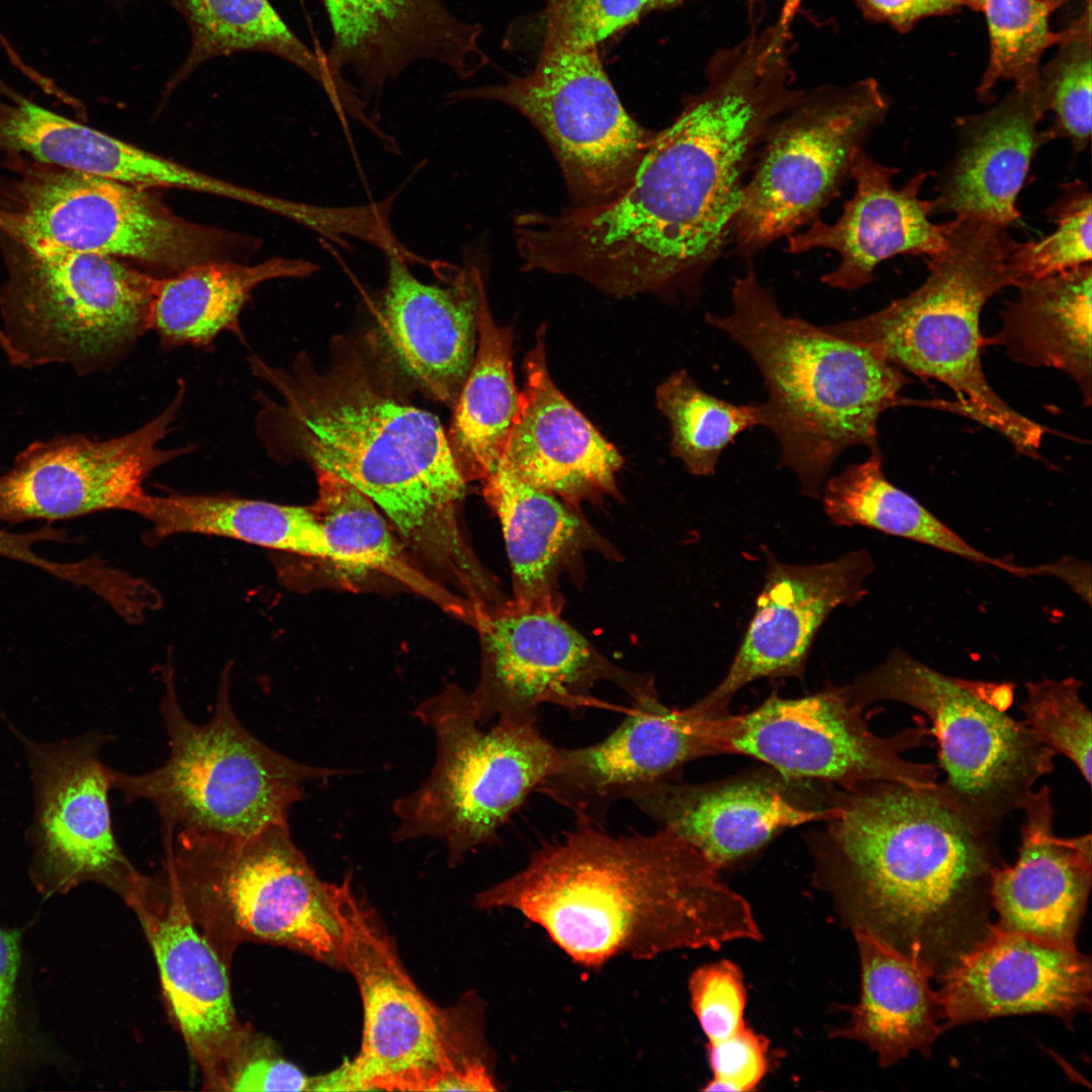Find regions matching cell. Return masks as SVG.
I'll list each match as a JSON object with an SVG mask.
<instances>
[{"label":"cell","mask_w":1092,"mask_h":1092,"mask_svg":"<svg viewBox=\"0 0 1092 1092\" xmlns=\"http://www.w3.org/2000/svg\"><path fill=\"white\" fill-rule=\"evenodd\" d=\"M794 26L779 13L716 51L704 88L657 130L629 185L576 209V244L607 281L632 294L697 290L730 243L768 127L804 94L792 67Z\"/></svg>","instance_id":"6da1fadb"},{"label":"cell","mask_w":1092,"mask_h":1092,"mask_svg":"<svg viewBox=\"0 0 1092 1092\" xmlns=\"http://www.w3.org/2000/svg\"><path fill=\"white\" fill-rule=\"evenodd\" d=\"M835 814L807 837L813 883L841 921L936 979L990 931L1001 823L937 782L839 788Z\"/></svg>","instance_id":"7a4b0ae2"},{"label":"cell","mask_w":1092,"mask_h":1092,"mask_svg":"<svg viewBox=\"0 0 1092 1092\" xmlns=\"http://www.w3.org/2000/svg\"><path fill=\"white\" fill-rule=\"evenodd\" d=\"M250 365L280 396L258 415L269 452L303 458L363 492L447 588L473 598L490 585L463 524L467 482L436 416L394 394L348 349L325 372L303 356L290 371L257 357Z\"/></svg>","instance_id":"3957f363"},{"label":"cell","mask_w":1092,"mask_h":1092,"mask_svg":"<svg viewBox=\"0 0 1092 1092\" xmlns=\"http://www.w3.org/2000/svg\"><path fill=\"white\" fill-rule=\"evenodd\" d=\"M474 905L519 912L586 968L762 937L748 901L664 828L614 834L575 821Z\"/></svg>","instance_id":"277c9868"},{"label":"cell","mask_w":1092,"mask_h":1092,"mask_svg":"<svg viewBox=\"0 0 1092 1092\" xmlns=\"http://www.w3.org/2000/svg\"><path fill=\"white\" fill-rule=\"evenodd\" d=\"M731 309L708 312L707 324L737 343L758 368L767 391L762 427L781 447L780 466L801 492L820 498L834 463L846 450L878 446V422L903 402L910 378L868 350L781 310L752 261L734 278Z\"/></svg>","instance_id":"5b68a950"},{"label":"cell","mask_w":1092,"mask_h":1092,"mask_svg":"<svg viewBox=\"0 0 1092 1092\" xmlns=\"http://www.w3.org/2000/svg\"><path fill=\"white\" fill-rule=\"evenodd\" d=\"M946 226V246L927 258L922 285L873 313L824 328L902 371L941 382L957 397L954 412L1035 458L1045 430L994 391L981 362L982 309L1017 283L1010 264L1015 241L1008 226L989 220L954 217Z\"/></svg>","instance_id":"8992f818"},{"label":"cell","mask_w":1092,"mask_h":1092,"mask_svg":"<svg viewBox=\"0 0 1092 1092\" xmlns=\"http://www.w3.org/2000/svg\"><path fill=\"white\" fill-rule=\"evenodd\" d=\"M333 898L342 968L360 991L363 1033L356 1057L313 1077L311 1091L498 1090L480 999L467 995L448 1009L435 1005L408 976L350 877L334 884Z\"/></svg>","instance_id":"52a82bcc"},{"label":"cell","mask_w":1092,"mask_h":1092,"mask_svg":"<svg viewBox=\"0 0 1092 1092\" xmlns=\"http://www.w3.org/2000/svg\"><path fill=\"white\" fill-rule=\"evenodd\" d=\"M164 852L159 874L225 965L252 941L342 968L334 884L317 877L288 825L250 835L177 830Z\"/></svg>","instance_id":"ba28073f"},{"label":"cell","mask_w":1092,"mask_h":1092,"mask_svg":"<svg viewBox=\"0 0 1092 1092\" xmlns=\"http://www.w3.org/2000/svg\"><path fill=\"white\" fill-rule=\"evenodd\" d=\"M160 713L169 756L142 774L114 769L113 790L125 803L145 800L161 821L164 848L177 830L250 835L288 825L306 782L341 774L299 762L272 749L240 721L231 702L230 667L220 675L214 713L198 725L184 714L170 664Z\"/></svg>","instance_id":"9c48e42d"},{"label":"cell","mask_w":1092,"mask_h":1092,"mask_svg":"<svg viewBox=\"0 0 1092 1092\" xmlns=\"http://www.w3.org/2000/svg\"><path fill=\"white\" fill-rule=\"evenodd\" d=\"M414 715L435 738L427 780L392 807L395 842L444 841L448 863L491 845L502 827L558 766L560 747L543 736L538 719L498 718L484 730L470 692L449 685Z\"/></svg>","instance_id":"30bf717a"},{"label":"cell","mask_w":1092,"mask_h":1092,"mask_svg":"<svg viewBox=\"0 0 1092 1092\" xmlns=\"http://www.w3.org/2000/svg\"><path fill=\"white\" fill-rule=\"evenodd\" d=\"M843 688L862 710L890 701L925 715L944 772L940 785L989 820L1001 823L1021 810L1035 783L1055 768L1056 753L1008 713L1012 682L947 675L896 648Z\"/></svg>","instance_id":"8fae6325"},{"label":"cell","mask_w":1092,"mask_h":1092,"mask_svg":"<svg viewBox=\"0 0 1092 1092\" xmlns=\"http://www.w3.org/2000/svg\"><path fill=\"white\" fill-rule=\"evenodd\" d=\"M0 242V346L14 365L103 371L149 330L159 279L111 256L39 254Z\"/></svg>","instance_id":"7c38bea8"},{"label":"cell","mask_w":1092,"mask_h":1092,"mask_svg":"<svg viewBox=\"0 0 1092 1092\" xmlns=\"http://www.w3.org/2000/svg\"><path fill=\"white\" fill-rule=\"evenodd\" d=\"M0 239L39 254L91 253L182 270L226 243L149 189L34 163L0 185Z\"/></svg>","instance_id":"4fadbf2b"},{"label":"cell","mask_w":1092,"mask_h":1092,"mask_svg":"<svg viewBox=\"0 0 1092 1092\" xmlns=\"http://www.w3.org/2000/svg\"><path fill=\"white\" fill-rule=\"evenodd\" d=\"M890 108L874 78L805 90L768 127L743 186L730 243L752 261L820 217Z\"/></svg>","instance_id":"5bb4252c"},{"label":"cell","mask_w":1092,"mask_h":1092,"mask_svg":"<svg viewBox=\"0 0 1092 1092\" xmlns=\"http://www.w3.org/2000/svg\"><path fill=\"white\" fill-rule=\"evenodd\" d=\"M448 98L496 101L526 117L556 158L571 206L598 205L618 196L657 133L625 109L597 48L574 47L549 26L531 73L457 90Z\"/></svg>","instance_id":"9a60e30c"},{"label":"cell","mask_w":1092,"mask_h":1092,"mask_svg":"<svg viewBox=\"0 0 1092 1092\" xmlns=\"http://www.w3.org/2000/svg\"><path fill=\"white\" fill-rule=\"evenodd\" d=\"M717 734L722 753L751 756L791 781L848 788L873 781L931 786L939 778L937 765L904 756L931 744L925 721L877 735L843 687L796 699L770 695L748 713L718 717Z\"/></svg>","instance_id":"2e32d148"},{"label":"cell","mask_w":1092,"mask_h":1092,"mask_svg":"<svg viewBox=\"0 0 1092 1092\" xmlns=\"http://www.w3.org/2000/svg\"><path fill=\"white\" fill-rule=\"evenodd\" d=\"M471 626L479 636L481 667L470 696L481 725L498 718L538 719L547 704L572 713L606 707L593 696L601 682L616 686L632 703L658 696L651 675L607 659L561 611L508 599L475 609Z\"/></svg>","instance_id":"e0dca14e"},{"label":"cell","mask_w":1092,"mask_h":1092,"mask_svg":"<svg viewBox=\"0 0 1092 1092\" xmlns=\"http://www.w3.org/2000/svg\"><path fill=\"white\" fill-rule=\"evenodd\" d=\"M30 769L34 811L32 876L47 894L86 882L120 896L142 876L119 846L108 795L114 768L100 758L108 736L89 732L59 742H38L18 733Z\"/></svg>","instance_id":"ac0fdd59"},{"label":"cell","mask_w":1092,"mask_h":1092,"mask_svg":"<svg viewBox=\"0 0 1092 1092\" xmlns=\"http://www.w3.org/2000/svg\"><path fill=\"white\" fill-rule=\"evenodd\" d=\"M180 384L157 417L125 435L106 440L81 434L36 441L0 474V522L58 521L125 510L132 512L145 493L143 483L158 467L188 452L164 449L183 402Z\"/></svg>","instance_id":"d6986e66"},{"label":"cell","mask_w":1092,"mask_h":1092,"mask_svg":"<svg viewBox=\"0 0 1092 1092\" xmlns=\"http://www.w3.org/2000/svg\"><path fill=\"white\" fill-rule=\"evenodd\" d=\"M722 753L716 718L692 706L669 708L658 696L632 703L604 739L560 747L557 769L537 789L567 809L576 822L604 827L613 804L651 785L675 779L689 762Z\"/></svg>","instance_id":"ffe728a7"},{"label":"cell","mask_w":1092,"mask_h":1092,"mask_svg":"<svg viewBox=\"0 0 1092 1092\" xmlns=\"http://www.w3.org/2000/svg\"><path fill=\"white\" fill-rule=\"evenodd\" d=\"M765 578L743 639L726 675L691 705L705 717L729 714L734 695L761 678H802L812 643L829 615L867 594L876 565L867 549L819 564L782 562L768 550Z\"/></svg>","instance_id":"44dd1931"},{"label":"cell","mask_w":1092,"mask_h":1092,"mask_svg":"<svg viewBox=\"0 0 1092 1092\" xmlns=\"http://www.w3.org/2000/svg\"><path fill=\"white\" fill-rule=\"evenodd\" d=\"M937 993L948 1028L992 1018L1048 1014L1069 1026L1091 1010V961L1076 946H1062L995 923L989 933L945 973Z\"/></svg>","instance_id":"7402d4cb"},{"label":"cell","mask_w":1092,"mask_h":1092,"mask_svg":"<svg viewBox=\"0 0 1092 1092\" xmlns=\"http://www.w3.org/2000/svg\"><path fill=\"white\" fill-rule=\"evenodd\" d=\"M122 898L143 925L171 1016L212 1090L246 1027L233 1005L226 965L160 874L143 876Z\"/></svg>","instance_id":"603a6c76"},{"label":"cell","mask_w":1092,"mask_h":1092,"mask_svg":"<svg viewBox=\"0 0 1092 1092\" xmlns=\"http://www.w3.org/2000/svg\"><path fill=\"white\" fill-rule=\"evenodd\" d=\"M387 276L375 342L420 389L453 407L471 369L485 285L468 264L443 284L420 281L399 256L386 254Z\"/></svg>","instance_id":"cb8c5ba5"},{"label":"cell","mask_w":1092,"mask_h":1092,"mask_svg":"<svg viewBox=\"0 0 1092 1092\" xmlns=\"http://www.w3.org/2000/svg\"><path fill=\"white\" fill-rule=\"evenodd\" d=\"M332 29L325 56L341 82L350 74L364 97L420 62L468 78L487 63L479 24L462 20L444 0H322ZM352 85V84H351Z\"/></svg>","instance_id":"d4e9b609"},{"label":"cell","mask_w":1092,"mask_h":1092,"mask_svg":"<svg viewBox=\"0 0 1092 1092\" xmlns=\"http://www.w3.org/2000/svg\"><path fill=\"white\" fill-rule=\"evenodd\" d=\"M794 782L782 776L711 784L673 779L642 789L628 801L722 870L787 829L835 814L832 801L815 804L793 788Z\"/></svg>","instance_id":"484cf974"},{"label":"cell","mask_w":1092,"mask_h":1092,"mask_svg":"<svg viewBox=\"0 0 1092 1092\" xmlns=\"http://www.w3.org/2000/svg\"><path fill=\"white\" fill-rule=\"evenodd\" d=\"M898 168L878 163L863 150L852 163L853 196L833 223L820 217L804 231L787 237L793 255L815 249L831 250L838 265L821 277L825 285L857 290L874 280L878 265L896 255L932 257L946 246V222L931 221L932 201L919 193L928 172L919 171L903 187L892 184Z\"/></svg>","instance_id":"4316f807"},{"label":"cell","mask_w":1092,"mask_h":1092,"mask_svg":"<svg viewBox=\"0 0 1092 1092\" xmlns=\"http://www.w3.org/2000/svg\"><path fill=\"white\" fill-rule=\"evenodd\" d=\"M523 372L520 410L499 460L530 485L577 509L616 496L623 457L553 382L544 325Z\"/></svg>","instance_id":"83f0119b"},{"label":"cell","mask_w":1092,"mask_h":1092,"mask_svg":"<svg viewBox=\"0 0 1092 1092\" xmlns=\"http://www.w3.org/2000/svg\"><path fill=\"white\" fill-rule=\"evenodd\" d=\"M1021 811L1017 858L1000 867L991 883L995 924L1049 943L1076 946L1091 889V835L1056 834L1049 786L1033 790Z\"/></svg>","instance_id":"f1b7e54d"},{"label":"cell","mask_w":1092,"mask_h":1092,"mask_svg":"<svg viewBox=\"0 0 1092 1092\" xmlns=\"http://www.w3.org/2000/svg\"><path fill=\"white\" fill-rule=\"evenodd\" d=\"M1036 98V81L1014 85L1002 100L956 120L958 147L941 172L932 214L1018 224L1017 199L1038 151L1055 140Z\"/></svg>","instance_id":"f546056e"},{"label":"cell","mask_w":1092,"mask_h":1092,"mask_svg":"<svg viewBox=\"0 0 1092 1092\" xmlns=\"http://www.w3.org/2000/svg\"><path fill=\"white\" fill-rule=\"evenodd\" d=\"M480 483L502 528L517 604L561 611V582L579 574L587 554L616 558L580 509L530 485L503 461Z\"/></svg>","instance_id":"4dcf8cb0"},{"label":"cell","mask_w":1092,"mask_h":1092,"mask_svg":"<svg viewBox=\"0 0 1092 1092\" xmlns=\"http://www.w3.org/2000/svg\"><path fill=\"white\" fill-rule=\"evenodd\" d=\"M860 965V995L834 1036L855 1040L877 1055L881 1067L911 1053L929 1057L944 1031L932 974L875 937L853 932Z\"/></svg>","instance_id":"1f68e13d"},{"label":"cell","mask_w":1092,"mask_h":1092,"mask_svg":"<svg viewBox=\"0 0 1092 1092\" xmlns=\"http://www.w3.org/2000/svg\"><path fill=\"white\" fill-rule=\"evenodd\" d=\"M1005 303L1002 328L984 345L1002 346L1009 358L1067 374L1091 404V264L1021 280Z\"/></svg>","instance_id":"d6a6232c"},{"label":"cell","mask_w":1092,"mask_h":1092,"mask_svg":"<svg viewBox=\"0 0 1092 1092\" xmlns=\"http://www.w3.org/2000/svg\"><path fill=\"white\" fill-rule=\"evenodd\" d=\"M318 266L304 259L271 258L254 265L208 260L159 279L149 330L164 348H208L224 331L240 334L239 316L253 290L280 278H306Z\"/></svg>","instance_id":"836d02e7"},{"label":"cell","mask_w":1092,"mask_h":1092,"mask_svg":"<svg viewBox=\"0 0 1092 1092\" xmlns=\"http://www.w3.org/2000/svg\"><path fill=\"white\" fill-rule=\"evenodd\" d=\"M315 472L311 509L333 553L331 564L346 572H378L471 624L472 606L423 570L369 497L332 473Z\"/></svg>","instance_id":"e575fe53"},{"label":"cell","mask_w":1092,"mask_h":1092,"mask_svg":"<svg viewBox=\"0 0 1092 1092\" xmlns=\"http://www.w3.org/2000/svg\"><path fill=\"white\" fill-rule=\"evenodd\" d=\"M132 513L152 526L154 538L203 534L332 562L333 553L311 506H288L225 493L151 495Z\"/></svg>","instance_id":"d590c367"},{"label":"cell","mask_w":1092,"mask_h":1092,"mask_svg":"<svg viewBox=\"0 0 1092 1092\" xmlns=\"http://www.w3.org/2000/svg\"><path fill=\"white\" fill-rule=\"evenodd\" d=\"M190 31L189 51L175 74L178 82L200 65L240 52L274 55L296 66L325 91L337 112L355 103L353 88L338 80L325 56L309 49L269 0H170Z\"/></svg>","instance_id":"8d00e7d4"},{"label":"cell","mask_w":1092,"mask_h":1092,"mask_svg":"<svg viewBox=\"0 0 1092 1092\" xmlns=\"http://www.w3.org/2000/svg\"><path fill=\"white\" fill-rule=\"evenodd\" d=\"M477 330L474 360L446 433L467 483L480 481L496 466L521 403L513 373V330L495 323L486 295L479 306Z\"/></svg>","instance_id":"74e56055"},{"label":"cell","mask_w":1092,"mask_h":1092,"mask_svg":"<svg viewBox=\"0 0 1092 1092\" xmlns=\"http://www.w3.org/2000/svg\"><path fill=\"white\" fill-rule=\"evenodd\" d=\"M820 497L826 516L836 526L870 528L1021 576L1022 565L973 547L915 497L888 480L880 450L827 478Z\"/></svg>","instance_id":"f35d334b"},{"label":"cell","mask_w":1092,"mask_h":1092,"mask_svg":"<svg viewBox=\"0 0 1092 1092\" xmlns=\"http://www.w3.org/2000/svg\"><path fill=\"white\" fill-rule=\"evenodd\" d=\"M655 401L670 428L671 454L694 475L715 474L723 451L742 432L762 425L759 403L736 404L702 389L690 373H671Z\"/></svg>","instance_id":"ab89813d"},{"label":"cell","mask_w":1092,"mask_h":1092,"mask_svg":"<svg viewBox=\"0 0 1092 1092\" xmlns=\"http://www.w3.org/2000/svg\"><path fill=\"white\" fill-rule=\"evenodd\" d=\"M1054 57L1039 68L1036 98L1040 111L1054 113L1049 127L1055 139L1070 141L1075 154L1091 138L1092 24L1091 0L1082 14L1062 30Z\"/></svg>","instance_id":"60d3db41"},{"label":"cell","mask_w":1092,"mask_h":1092,"mask_svg":"<svg viewBox=\"0 0 1092 1092\" xmlns=\"http://www.w3.org/2000/svg\"><path fill=\"white\" fill-rule=\"evenodd\" d=\"M983 11L989 58L976 93L979 100L988 103L1000 81L1034 83L1042 55L1060 41L1062 31L1051 29L1052 13L1043 0H986Z\"/></svg>","instance_id":"b9f144b4"},{"label":"cell","mask_w":1092,"mask_h":1092,"mask_svg":"<svg viewBox=\"0 0 1092 1092\" xmlns=\"http://www.w3.org/2000/svg\"><path fill=\"white\" fill-rule=\"evenodd\" d=\"M1061 189V195L1046 210L1048 218L1056 224L1054 232L1040 240L1014 243L1010 264L1017 283L1091 264L1092 200L1088 184L1076 179L1062 184Z\"/></svg>","instance_id":"7bdbcfd3"},{"label":"cell","mask_w":1092,"mask_h":1092,"mask_svg":"<svg viewBox=\"0 0 1092 1092\" xmlns=\"http://www.w3.org/2000/svg\"><path fill=\"white\" fill-rule=\"evenodd\" d=\"M1082 686L1073 676L1027 681L1019 708L1034 736L1056 755L1071 760L1089 787L1092 718L1081 698Z\"/></svg>","instance_id":"ee69618b"},{"label":"cell","mask_w":1092,"mask_h":1092,"mask_svg":"<svg viewBox=\"0 0 1092 1092\" xmlns=\"http://www.w3.org/2000/svg\"><path fill=\"white\" fill-rule=\"evenodd\" d=\"M312 1083L313 1077L285 1059L270 1038L245 1027L213 1090L311 1091Z\"/></svg>","instance_id":"f6af8a7d"},{"label":"cell","mask_w":1092,"mask_h":1092,"mask_svg":"<svg viewBox=\"0 0 1092 1092\" xmlns=\"http://www.w3.org/2000/svg\"><path fill=\"white\" fill-rule=\"evenodd\" d=\"M691 1006L709 1043L743 1028L746 988L740 968L729 960L704 965L688 983Z\"/></svg>","instance_id":"bcb514c9"},{"label":"cell","mask_w":1092,"mask_h":1092,"mask_svg":"<svg viewBox=\"0 0 1092 1092\" xmlns=\"http://www.w3.org/2000/svg\"><path fill=\"white\" fill-rule=\"evenodd\" d=\"M646 9L649 0H563L551 7L548 26L574 47L598 48Z\"/></svg>","instance_id":"7dc6e473"},{"label":"cell","mask_w":1092,"mask_h":1092,"mask_svg":"<svg viewBox=\"0 0 1092 1092\" xmlns=\"http://www.w3.org/2000/svg\"><path fill=\"white\" fill-rule=\"evenodd\" d=\"M768 1040L745 1025L727 1038L708 1043L712 1072L705 1091H751L768 1070Z\"/></svg>","instance_id":"c3c4849f"},{"label":"cell","mask_w":1092,"mask_h":1092,"mask_svg":"<svg viewBox=\"0 0 1092 1092\" xmlns=\"http://www.w3.org/2000/svg\"><path fill=\"white\" fill-rule=\"evenodd\" d=\"M19 966L17 933L0 927V1087L11 1080L29 1055L16 1000Z\"/></svg>","instance_id":"681fc988"},{"label":"cell","mask_w":1092,"mask_h":1092,"mask_svg":"<svg viewBox=\"0 0 1092 1092\" xmlns=\"http://www.w3.org/2000/svg\"><path fill=\"white\" fill-rule=\"evenodd\" d=\"M864 18L907 33L924 18L956 12L953 0H852Z\"/></svg>","instance_id":"f907efd6"},{"label":"cell","mask_w":1092,"mask_h":1092,"mask_svg":"<svg viewBox=\"0 0 1092 1092\" xmlns=\"http://www.w3.org/2000/svg\"><path fill=\"white\" fill-rule=\"evenodd\" d=\"M1028 576H1053L1067 583L1087 606L1091 605V566L1075 556H1064L1050 563L1025 566Z\"/></svg>","instance_id":"816d5d0a"},{"label":"cell","mask_w":1092,"mask_h":1092,"mask_svg":"<svg viewBox=\"0 0 1092 1092\" xmlns=\"http://www.w3.org/2000/svg\"><path fill=\"white\" fill-rule=\"evenodd\" d=\"M688 0H649V9H662L677 6Z\"/></svg>","instance_id":"f5cc1de1"},{"label":"cell","mask_w":1092,"mask_h":1092,"mask_svg":"<svg viewBox=\"0 0 1092 1092\" xmlns=\"http://www.w3.org/2000/svg\"><path fill=\"white\" fill-rule=\"evenodd\" d=\"M960 6L964 5L971 9L983 11L986 0H953Z\"/></svg>","instance_id":"db71d44e"},{"label":"cell","mask_w":1092,"mask_h":1092,"mask_svg":"<svg viewBox=\"0 0 1092 1092\" xmlns=\"http://www.w3.org/2000/svg\"><path fill=\"white\" fill-rule=\"evenodd\" d=\"M1051 13L1063 8L1072 0H1043Z\"/></svg>","instance_id":"11a10c76"},{"label":"cell","mask_w":1092,"mask_h":1092,"mask_svg":"<svg viewBox=\"0 0 1092 1092\" xmlns=\"http://www.w3.org/2000/svg\"><path fill=\"white\" fill-rule=\"evenodd\" d=\"M7 548V536L4 531H0V555H2Z\"/></svg>","instance_id":"9f6ffc18"}]
</instances>
